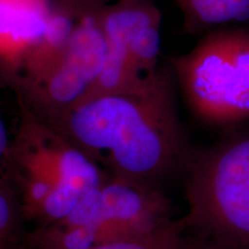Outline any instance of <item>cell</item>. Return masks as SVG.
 Here are the masks:
<instances>
[{
    "label": "cell",
    "mask_w": 249,
    "mask_h": 249,
    "mask_svg": "<svg viewBox=\"0 0 249 249\" xmlns=\"http://www.w3.org/2000/svg\"><path fill=\"white\" fill-rule=\"evenodd\" d=\"M174 81L172 70L161 67L139 88L90 96L49 124L108 176L161 189L185 174L194 150L180 120Z\"/></svg>",
    "instance_id": "obj_1"
},
{
    "label": "cell",
    "mask_w": 249,
    "mask_h": 249,
    "mask_svg": "<svg viewBox=\"0 0 249 249\" xmlns=\"http://www.w3.org/2000/svg\"><path fill=\"white\" fill-rule=\"evenodd\" d=\"M5 160L22 216L37 226L60 222L108 177L61 133L22 108Z\"/></svg>",
    "instance_id": "obj_2"
},
{
    "label": "cell",
    "mask_w": 249,
    "mask_h": 249,
    "mask_svg": "<svg viewBox=\"0 0 249 249\" xmlns=\"http://www.w3.org/2000/svg\"><path fill=\"white\" fill-rule=\"evenodd\" d=\"M183 179L187 230L249 249V128H230L210 147L194 149Z\"/></svg>",
    "instance_id": "obj_3"
},
{
    "label": "cell",
    "mask_w": 249,
    "mask_h": 249,
    "mask_svg": "<svg viewBox=\"0 0 249 249\" xmlns=\"http://www.w3.org/2000/svg\"><path fill=\"white\" fill-rule=\"evenodd\" d=\"M171 68L202 123L234 128L249 119V27L209 31L191 51L171 59Z\"/></svg>",
    "instance_id": "obj_4"
},
{
    "label": "cell",
    "mask_w": 249,
    "mask_h": 249,
    "mask_svg": "<svg viewBox=\"0 0 249 249\" xmlns=\"http://www.w3.org/2000/svg\"><path fill=\"white\" fill-rule=\"evenodd\" d=\"M99 11L81 13L58 64L35 86L17 92L20 108L52 124L89 95L107 52Z\"/></svg>",
    "instance_id": "obj_5"
},
{
    "label": "cell",
    "mask_w": 249,
    "mask_h": 249,
    "mask_svg": "<svg viewBox=\"0 0 249 249\" xmlns=\"http://www.w3.org/2000/svg\"><path fill=\"white\" fill-rule=\"evenodd\" d=\"M171 211V201L161 189L108 176L58 224H121L151 232L172 219Z\"/></svg>",
    "instance_id": "obj_6"
},
{
    "label": "cell",
    "mask_w": 249,
    "mask_h": 249,
    "mask_svg": "<svg viewBox=\"0 0 249 249\" xmlns=\"http://www.w3.org/2000/svg\"><path fill=\"white\" fill-rule=\"evenodd\" d=\"M53 0H0V71L14 79L53 14Z\"/></svg>",
    "instance_id": "obj_7"
},
{
    "label": "cell",
    "mask_w": 249,
    "mask_h": 249,
    "mask_svg": "<svg viewBox=\"0 0 249 249\" xmlns=\"http://www.w3.org/2000/svg\"><path fill=\"white\" fill-rule=\"evenodd\" d=\"M80 15V12L55 1L44 34L9 83L15 91L35 86L58 64L66 52Z\"/></svg>",
    "instance_id": "obj_8"
},
{
    "label": "cell",
    "mask_w": 249,
    "mask_h": 249,
    "mask_svg": "<svg viewBox=\"0 0 249 249\" xmlns=\"http://www.w3.org/2000/svg\"><path fill=\"white\" fill-rule=\"evenodd\" d=\"M152 232V231H151ZM133 226L121 224L37 226L23 238L26 249H93L148 234Z\"/></svg>",
    "instance_id": "obj_9"
},
{
    "label": "cell",
    "mask_w": 249,
    "mask_h": 249,
    "mask_svg": "<svg viewBox=\"0 0 249 249\" xmlns=\"http://www.w3.org/2000/svg\"><path fill=\"white\" fill-rule=\"evenodd\" d=\"M189 33L249 21V0H176Z\"/></svg>",
    "instance_id": "obj_10"
},
{
    "label": "cell",
    "mask_w": 249,
    "mask_h": 249,
    "mask_svg": "<svg viewBox=\"0 0 249 249\" xmlns=\"http://www.w3.org/2000/svg\"><path fill=\"white\" fill-rule=\"evenodd\" d=\"M186 231L187 226L182 217L180 219H171L170 222L148 234L129 239V240L113 242V244L93 249H171L174 245L178 244L180 239L185 235ZM9 249L26 248L23 246L15 247V245H13Z\"/></svg>",
    "instance_id": "obj_11"
},
{
    "label": "cell",
    "mask_w": 249,
    "mask_h": 249,
    "mask_svg": "<svg viewBox=\"0 0 249 249\" xmlns=\"http://www.w3.org/2000/svg\"><path fill=\"white\" fill-rule=\"evenodd\" d=\"M22 216L18 193L8 182L0 181V249L15 245L18 220Z\"/></svg>",
    "instance_id": "obj_12"
},
{
    "label": "cell",
    "mask_w": 249,
    "mask_h": 249,
    "mask_svg": "<svg viewBox=\"0 0 249 249\" xmlns=\"http://www.w3.org/2000/svg\"><path fill=\"white\" fill-rule=\"evenodd\" d=\"M171 249H238L226 247L220 244H217L210 239L204 238V236L196 235L185 236L180 239L177 245H174Z\"/></svg>",
    "instance_id": "obj_13"
},
{
    "label": "cell",
    "mask_w": 249,
    "mask_h": 249,
    "mask_svg": "<svg viewBox=\"0 0 249 249\" xmlns=\"http://www.w3.org/2000/svg\"><path fill=\"white\" fill-rule=\"evenodd\" d=\"M117 1H120V0H57L59 4L66 5L80 13L92 11V9H99Z\"/></svg>",
    "instance_id": "obj_14"
},
{
    "label": "cell",
    "mask_w": 249,
    "mask_h": 249,
    "mask_svg": "<svg viewBox=\"0 0 249 249\" xmlns=\"http://www.w3.org/2000/svg\"><path fill=\"white\" fill-rule=\"evenodd\" d=\"M9 144H11V141H9L8 139V134H7V129H6L5 121L2 119L1 114H0V160L6 157Z\"/></svg>",
    "instance_id": "obj_15"
}]
</instances>
